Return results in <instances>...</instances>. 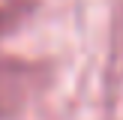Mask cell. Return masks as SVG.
Here are the masks:
<instances>
[{
  "label": "cell",
  "mask_w": 123,
  "mask_h": 120,
  "mask_svg": "<svg viewBox=\"0 0 123 120\" xmlns=\"http://www.w3.org/2000/svg\"><path fill=\"white\" fill-rule=\"evenodd\" d=\"M48 81V69L42 63L24 57H0V120L18 117Z\"/></svg>",
  "instance_id": "6da1fadb"
}]
</instances>
